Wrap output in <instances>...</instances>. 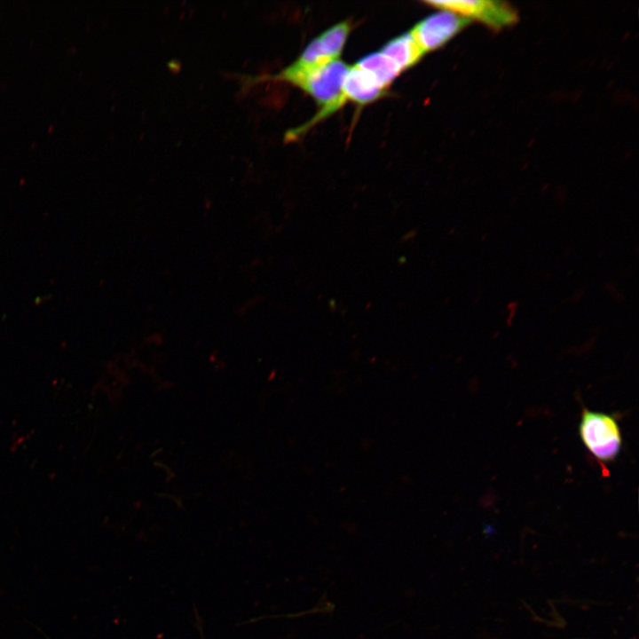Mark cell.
I'll return each mask as SVG.
<instances>
[{"label": "cell", "instance_id": "6da1fadb", "mask_svg": "<svg viewBox=\"0 0 639 639\" xmlns=\"http://www.w3.org/2000/svg\"><path fill=\"white\" fill-rule=\"evenodd\" d=\"M349 67L344 62L336 59L312 71L283 80L304 90L321 106L312 121L299 130L305 127L310 128L313 123L335 112L346 102L343 94V84Z\"/></svg>", "mask_w": 639, "mask_h": 639}, {"label": "cell", "instance_id": "5b68a950", "mask_svg": "<svg viewBox=\"0 0 639 639\" xmlns=\"http://www.w3.org/2000/svg\"><path fill=\"white\" fill-rule=\"evenodd\" d=\"M384 88L371 74L354 65L349 67L343 84L346 100L368 104L384 95Z\"/></svg>", "mask_w": 639, "mask_h": 639}, {"label": "cell", "instance_id": "277c9868", "mask_svg": "<svg viewBox=\"0 0 639 639\" xmlns=\"http://www.w3.org/2000/svg\"><path fill=\"white\" fill-rule=\"evenodd\" d=\"M470 22L468 18L441 10L419 21L410 34L426 53L442 47Z\"/></svg>", "mask_w": 639, "mask_h": 639}, {"label": "cell", "instance_id": "7a4b0ae2", "mask_svg": "<svg viewBox=\"0 0 639 639\" xmlns=\"http://www.w3.org/2000/svg\"><path fill=\"white\" fill-rule=\"evenodd\" d=\"M579 435L589 454L601 463L614 461L620 453V429L611 414L585 408L579 423Z\"/></svg>", "mask_w": 639, "mask_h": 639}, {"label": "cell", "instance_id": "2e32d148", "mask_svg": "<svg viewBox=\"0 0 639 639\" xmlns=\"http://www.w3.org/2000/svg\"><path fill=\"white\" fill-rule=\"evenodd\" d=\"M635 255H638V245H637V244L635 245Z\"/></svg>", "mask_w": 639, "mask_h": 639}, {"label": "cell", "instance_id": "8fae6325", "mask_svg": "<svg viewBox=\"0 0 639 639\" xmlns=\"http://www.w3.org/2000/svg\"><path fill=\"white\" fill-rule=\"evenodd\" d=\"M604 288L608 294L612 295L618 290V286L613 281H608L604 284Z\"/></svg>", "mask_w": 639, "mask_h": 639}, {"label": "cell", "instance_id": "52a82bcc", "mask_svg": "<svg viewBox=\"0 0 639 639\" xmlns=\"http://www.w3.org/2000/svg\"><path fill=\"white\" fill-rule=\"evenodd\" d=\"M355 65L371 74L386 89L402 72L394 61L381 51L365 56Z\"/></svg>", "mask_w": 639, "mask_h": 639}, {"label": "cell", "instance_id": "9a60e30c", "mask_svg": "<svg viewBox=\"0 0 639 639\" xmlns=\"http://www.w3.org/2000/svg\"><path fill=\"white\" fill-rule=\"evenodd\" d=\"M499 335H500V331H499V330H496V331H494V332L493 333L492 337H493V339H495V338H497V337L499 336Z\"/></svg>", "mask_w": 639, "mask_h": 639}, {"label": "cell", "instance_id": "ba28073f", "mask_svg": "<svg viewBox=\"0 0 639 639\" xmlns=\"http://www.w3.org/2000/svg\"><path fill=\"white\" fill-rule=\"evenodd\" d=\"M350 30L351 24L346 20L335 24L318 36L331 59H336L340 56Z\"/></svg>", "mask_w": 639, "mask_h": 639}, {"label": "cell", "instance_id": "4fadbf2b", "mask_svg": "<svg viewBox=\"0 0 639 639\" xmlns=\"http://www.w3.org/2000/svg\"><path fill=\"white\" fill-rule=\"evenodd\" d=\"M487 237H488V234H487V233H483V234L480 236V241H481V242L485 241V240L487 239Z\"/></svg>", "mask_w": 639, "mask_h": 639}, {"label": "cell", "instance_id": "7c38bea8", "mask_svg": "<svg viewBox=\"0 0 639 639\" xmlns=\"http://www.w3.org/2000/svg\"><path fill=\"white\" fill-rule=\"evenodd\" d=\"M611 296H612L613 300L618 304L624 302L626 299L625 295L621 291H619V290L615 291Z\"/></svg>", "mask_w": 639, "mask_h": 639}, {"label": "cell", "instance_id": "3957f363", "mask_svg": "<svg viewBox=\"0 0 639 639\" xmlns=\"http://www.w3.org/2000/svg\"><path fill=\"white\" fill-rule=\"evenodd\" d=\"M425 4L500 30L516 24L518 15L509 4L496 0L425 1Z\"/></svg>", "mask_w": 639, "mask_h": 639}, {"label": "cell", "instance_id": "5bb4252c", "mask_svg": "<svg viewBox=\"0 0 639 639\" xmlns=\"http://www.w3.org/2000/svg\"><path fill=\"white\" fill-rule=\"evenodd\" d=\"M600 330H601V327H595L591 330V332H592V334H598Z\"/></svg>", "mask_w": 639, "mask_h": 639}, {"label": "cell", "instance_id": "8992f818", "mask_svg": "<svg viewBox=\"0 0 639 639\" xmlns=\"http://www.w3.org/2000/svg\"><path fill=\"white\" fill-rule=\"evenodd\" d=\"M380 51L394 61L401 71L415 65L425 54L410 32L390 40Z\"/></svg>", "mask_w": 639, "mask_h": 639}, {"label": "cell", "instance_id": "30bf717a", "mask_svg": "<svg viewBox=\"0 0 639 639\" xmlns=\"http://www.w3.org/2000/svg\"><path fill=\"white\" fill-rule=\"evenodd\" d=\"M584 293H585L584 287H580V288H577L571 296L572 302L578 303L579 301H580Z\"/></svg>", "mask_w": 639, "mask_h": 639}, {"label": "cell", "instance_id": "9c48e42d", "mask_svg": "<svg viewBox=\"0 0 639 639\" xmlns=\"http://www.w3.org/2000/svg\"><path fill=\"white\" fill-rule=\"evenodd\" d=\"M519 302L517 300H511L506 304V310L508 311V316L504 321L506 327H511L513 326L514 318L517 315Z\"/></svg>", "mask_w": 639, "mask_h": 639}]
</instances>
